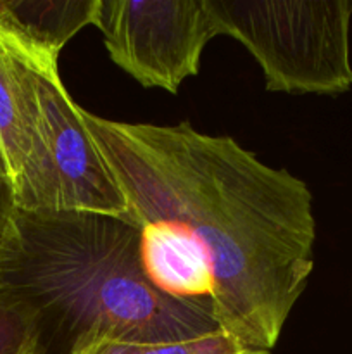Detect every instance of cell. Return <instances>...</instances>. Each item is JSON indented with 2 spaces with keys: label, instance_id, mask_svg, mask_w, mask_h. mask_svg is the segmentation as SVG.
Instances as JSON below:
<instances>
[{
  "label": "cell",
  "instance_id": "10",
  "mask_svg": "<svg viewBox=\"0 0 352 354\" xmlns=\"http://www.w3.org/2000/svg\"><path fill=\"white\" fill-rule=\"evenodd\" d=\"M21 211L12 189L0 173V282L21 254Z\"/></svg>",
  "mask_w": 352,
  "mask_h": 354
},
{
  "label": "cell",
  "instance_id": "2",
  "mask_svg": "<svg viewBox=\"0 0 352 354\" xmlns=\"http://www.w3.org/2000/svg\"><path fill=\"white\" fill-rule=\"evenodd\" d=\"M19 223L21 254L0 292L30 308L40 330L66 325L75 337L104 328L130 339L173 341L217 328L209 306L152 286L135 225L83 213H21Z\"/></svg>",
  "mask_w": 352,
  "mask_h": 354
},
{
  "label": "cell",
  "instance_id": "4",
  "mask_svg": "<svg viewBox=\"0 0 352 354\" xmlns=\"http://www.w3.org/2000/svg\"><path fill=\"white\" fill-rule=\"evenodd\" d=\"M30 50L37 85V149L16 192L17 207L28 214L83 213L128 221L126 199L83 120V107L62 83L59 57Z\"/></svg>",
  "mask_w": 352,
  "mask_h": 354
},
{
  "label": "cell",
  "instance_id": "6",
  "mask_svg": "<svg viewBox=\"0 0 352 354\" xmlns=\"http://www.w3.org/2000/svg\"><path fill=\"white\" fill-rule=\"evenodd\" d=\"M37 149V85L31 50L0 21V173L16 197Z\"/></svg>",
  "mask_w": 352,
  "mask_h": 354
},
{
  "label": "cell",
  "instance_id": "1",
  "mask_svg": "<svg viewBox=\"0 0 352 354\" xmlns=\"http://www.w3.org/2000/svg\"><path fill=\"white\" fill-rule=\"evenodd\" d=\"M81 116L126 199L128 221L182 235L211 272L217 328L271 354L314 268L306 183L190 123Z\"/></svg>",
  "mask_w": 352,
  "mask_h": 354
},
{
  "label": "cell",
  "instance_id": "9",
  "mask_svg": "<svg viewBox=\"0 0 352 354\" xmlns=\"http://www.w3.org/2000/svg\"><path fill=\"white\" fill-rule=\"evenodd\" d=\"M41 330L28 306L0 292V354H38Z\"/></svg>",
  "mask_w": 352,
  "mask_h": 354
},
{
  "label": "cell",
  "instance_id": "8",
  "mask_svg": "<svg viewBox=\"0 0 352 354\" xmlns=\"http://www.w3.org/2000/svg\"><path fill=\"white\" fill-rule=\"evenodd\" d=\"M69 354H269L247 348L221 328L173 341L123 337L104 328H88L76 335Z\"/></svg>",
  "mask_w": 352,
  "mask_h": 354
},
{
  "label": "cell",
  "instance_id": "5",
  "mask_svg": "<svg viewBox=\"0 0 352 354\" xmlns=\"http://www.w3.org/2000/svg\"><path fill=\"white\" fill-rule=\"evenodd\" d=\"M97 28L116 66L145 88L178 93L219 35L207 0H102Z\"/></svg>",
  "mask_w": 352,
  "mask_h": 354
},
{
  "label": "cell",
  "instance_id": "3",
  "mask_svg": "<svg viewBox=\"0 0 352 354\" xmlns=\"http://www.w3.org/2000/svg\"><path fill=\"white\" fill-rule=\"evenodd\" d=\"M219 35L259 62L266 90L338 95L352 88V0H207Z\"/></svg>",
  "mask_w": 352,
  "mask_h": 354
},
{
  "label": "cell",
  "instance_id": "7",
  "mask_svg": "<svg viewBox=\"0 0 352 354\" xmlns=\"http://www.w3.org/2000/svg\"><path fill=\"white\" fill-rule=\"evenodd\" d=\"M102 0L0 2V21L35 50L61 54L85 26H97Z\"/></svg>",
  "mask_w": 352,
  "mask_h": 354
}]
</instances>
